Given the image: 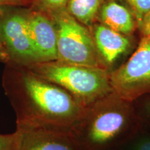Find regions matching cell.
Instances as JSON below:
<instances>
[{"instance_id":"cell-16","label":"cell","mask_w":150,"mask_h":150,"mask_svg":"<svg viewBox=\"0 0 150 150\" xmlns=\"http://www.w3.org/2000/svg\"><path fill=\"white\" fill-rule=\"evenodd\" d=\"M17 134H0V150H15L16 147Z\"/></svg>"},{"instance_id":"cell-4","label":"cell","mask_w":150,"mask_h":150,"mask_svg":"<svg viewBox=\"0 0 150 150\" xmlns=\"http://www.w3.org/2000/svg\"><path fill=\"white\" fill-rule=\"evenodd\" d=\"M47 14L53 20L56 30L57 61L105 68L88 28L73 18L66 9Z\"/></svg>"},{"instance_id":"cell-7","label":"cell","mask_w":150,"mask_h":150,"mask_svg":"<svg viewBox=\"0 0 150 150\" xmlns=\"http://www.w3.org/2000/svg\"><path fill=\"white\" fill-rule=\"evenodd\" d=\"M15 150H83L70 129L16 127Z\"/></svg>"},{"instance_id":"cell-13","label":"cell","mask_w":150,"mask_h":150,"mask_svg":"<svg viewBox=\"0 0 150 150\" xmlns=\"http://www.w3.org/2000/svg\"><path fill=\"white\" fill-rule=\"evenodd\" d=\"M133 104L144 127L150 129V95L140 97Z\"/></svg>"},{"instance_id":"cell-2","label":"cell","mask_w":150,"mask_h":150,"mask_svg":"<svg viewBox=\"0 0 150 150\" xmlns=\"http://www.w3.org/2000/svg\"><path fill=\"white\" fill-rule=\"evenodd\" d=\"M144 127L133 102L113 92L85 107L70 131L83 150H120Z\"/></svg>"},{"instance_id":"cell-12","label":"cell","mask_w":150,"mask_h":150,"mask_svg":"<svg viewBox=\"0 0 150 150\" xmlns=\"http://www.w3.org/2000/svg\"><path fill=\"white\" fill-rule=\"evenodd\" d=\"M120 150H150V129L144 127Z\"/></svg>"},{"instance_id":"cell-15","label":"cell","mask_w":150,"mask_h":150,"mask_svg":"<svg viewBox=\"0 0 150 150\" xmlns=\"http://www.w3.org/2000/svg\"><path fill=\"white\" fill-rule=\"evenodd\" d=\"M131 6L138 27L144 16L150 11V0H126Z\"/></svg>"},{"instance_id":"cell-10","label":"cell","mask_w":150,"mask_h":150,"mask_svg":"<svg viewBox=\"0 0 150 150\" xmlns=\"http://www.w3.org/2000/svg\"><path fill=\"white\" fill-rule=\"evenodd\" d=\"M97 20L106 27L125 35L131 34L138 27L133 12L115 0L105 1Z\"/></svg>"},{"instance_id":"cell-20","label":"cell","mask_w":150,"mask_h":150,"mask_svg":"<svg viewBox=\"0 0 150 150\" xmlns=\"http://www.w3.org/2000/svg\"><path fill=\"white\" fill-rule=\"evenodd\" d=\"M33 1H34V0H33Z\"/></svg>"},{"instance_id":"cell-18","label":"cell","mask_w":150,"mask_h":150,"mask_svg":"<svg viewBox=\"0 0 150 150\" xmlns=\"http://www.w3.org/2000/svg\"><path fill=\"white\" fill-rule=\"evenodd\" d=\"M138 27L143 37L150 36V11L144 16Z\"/></svg>"},{"instance_id":"cell-19","label":"cell","mask_w":150,"mask_h":150,"mask_svg":"<svg viewBox=\"0 0 150 150\" xmlns=\"http://www.w3.org/2000/svg\"><path fill=\"white\" fill-rule=\"evenodd\" d=\"M6 8H7V7H6ZM4 8H0V13H1V11H2V10H3Z\"/></svg>"},{"instance_id":"cell-11","label":"cell","mask_w":150,"mask_h":150,"mask_svg":"<svg viewBox=\"0 0 150 150\" xmlns=\"http://www.w3.org/2000/svg\"><path fill=\"white\" fill-rule=\"evenodd\" d=\"M106 0H68L67 12L87 27H91L98 19L99 11Z\"/></svg>"},{"instance_id":"cell-8","label":"cell","mask_w":150,"mask_h":150,"mask_svg":"<svg viewBox=\"0 0 150 150\" xmlns=\"http://www.w3.org/2000/svg\"><path fill=\"white\" fill-rule=\"evenodd\" d=\"M27 24L39 63L58 60L57 34L53 20L45 12L27 10Z\"/></svg>"},{"instance_id":"cell-3","label":"cell","mask_w":150,"mask_h":150,"mask_svg":"<svg viewBox=\"0 0 150 150\" xmlns=\"http://www.w3.org/2000/svg\"><path fill=\"white\" fill-rule=\"evenodd\" d=\"M27 68L66 90L84 107L113 93L110 71L102 67L55 61L38 63Z\"/></svg>"},{"instance_id":"cell-5","label":"cell","mask_w":150,"mask_h":150,"mask_svg":"<svg viewBox=\"0 0 150 150\" xmlns=\"http://www.w3.org/2000/svg\"><path fill=\"white\" fill-rule=\"evenodd\" d=\"M0 61L24 67L39 63L29 35L27 11L4 8L0 13Z\"/></svg>"},{"instance_id":"cell-6","label":"cell","mask_w":150,"mask_h":150,"mask_svg":"<svg viewBox=\"0 0 150 150\" xmlns=\"http://www.w3.org/2000/svg\"><path fill=\"white\" fill-rule=\"evenodd\" d=\"M110 81L114 93L128 102L150 95V36L142 37L131 57L110 71Z\"/></svg>"},{"instance_id":"cell-9","label":"cell","mask_w":150,"mask_h":150,"mask_svg":"<svg viewBox=\"0 0 150 150\" xmlns=\"http://www.w3.org/2000/svg\"><path fill=\"white\" fill-rule=\"evenodd\" d=\"M91 31L101 61L105 68L108 70L128 50L130 41L127 35L113 31L100 22L94 24Z\"/></svg>"},{"instance_id":"cell-14","label":"cell","mask_w":150,"mask_h":150,"mask_svg":"<svg viewBox=\"0 0 150 150\" xmlns=\"http://www.w3.org/2000/svg\"><path fill=\"white\" fill-rule=\"evenodd\" d=\"M67 2L68 0H34L32 5L35 6V9L50 13L66 9Z\"/></svg>"},{"instance_id":"cell-1","label":"cell","mask_w":150,"mask_h":150,"mask_svg":"<svg viewBox=\"0 0 150 150\" xmlns=\"http://www.w3.org/2000/svg\"><path fill=\"white\" fill-rule=\"evenodd\" d=\"M4 88L16 116V127L70 129L85 107L57 84L24 67L7 65Z\"/></svg>"},{"instance_id":"cell-17","label":"cell","mask_w":150,"mask_h":150,"mask_svg":"<svg viewBox=\"0 0 150 150\" xmlns=\"http://www.w3.org/2000/svg\"><path fill=\"white\" fill-rule=\"evenodd\" d=\"M33 0H0V8L12 6H27L32 5Z\"/></svg>"}]
</instances>
